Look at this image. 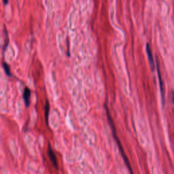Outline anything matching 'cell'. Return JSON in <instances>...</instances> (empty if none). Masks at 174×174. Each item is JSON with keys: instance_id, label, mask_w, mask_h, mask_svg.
I'll list each match as a JSON object with an SVG mask.
<instances>
[{"instance_id": "6da1fadb", "label": "cell", "mask_w": 174, "mask_h": 174, "mask_svg": "<svg viewBox=\"0 0 174 174\" xmlns=\"http://www.w3.org/2000/svg\"><path fill=\"white\" fill-rule=\"evenodd\" d=\"M105 109H106V111H107V116H108V122H109V123H110V127H111V132H112V135H113L114 138L115 139V140H116V144H117V145H118V148H119V150H120L121 154V155H122V157H123V160H124V163H125L127 167H128L129 170L130 171H131V173H133V170H132L131 166V165H130L128 158H127V156H126V154H125V152H124V150H123V146H122V145H121V143L120 139H119L118 137V136H117V133H116L115 125H114V121H113V120H112V118H111V116H110V112H109L108 108L107 107H106V106H105Z\"/></svg>"}, {"instance_id": "7a4b0ae2", "label": "cell", "mask_w": 174, "mask_h": 174, "mask_svg": "<svg viewBox=\"0 0 174 174\" xmlns=\"http://www.w3.org/2000/svg\"><path fill=\"white\" fill-rule=\"evenodd\" d=\"M157 73L158 76V80H159V84H160V93H161L162 96V101H163V104H165V95H164V88H163V83L161 78V75L160 73V68H159V64H158V61H157Z\"/></svg>"}, {"instance_id": "3957f363", "label": "cell", "mask_w": 174, "mask_h": 174, "mask_svg": "<svg viewBox=\"0 0 174 174\" xmlns=\"http://www.w3.org/2000/svg\"><path fill=\"white\" fill-rule=\"evenodd\" d=\"M31 95H32V92H31V90L29 89V88L25 87L24 89V91H23V99L25 101V106L27 108H28L30 105V101H31Z\"/></svg>"}, {"instance_id": "277c9868", "label": "cell", "mask_w": 174, "mask_h": 174, "mask_svg": "<svg viewBox=\"0 0 174 174\" xmlns=\"http://www.w3.org/2000/svg\"><path fill=\"white\" fill-rule=\"evenodd\" d=\"M47 152H48V155L49 158H50V159L51 160V162L53 163V165L55 167V168L58 169V164H57V160H56V155L54 154V152L52 149L51 146L49 145L48 147V150H47Z\"/></svg>"}, {"instance_id": "5b68a950", "label": "cell", "mask_w": 174, "mask_h": 174, "mask_svg": "<svg viewBox=\"0 0 174 174\" xmlns=\"http://www.w3.org/2000/svg\"><path fill=\"white\" fill-rule=\"evenodd\" d=\"M146 53L148 55V61L150 66L151 67L152 71H154V59H153V55L151 49H150V45L148 44H146Z\"/></svg>"}, {"instance_id": "8992f818", "label": "cell", "mask_w": 174, "mask_h": 174, "mask_svg": "<svg viewBox=\"0 0 174 174\" xmlns=\"http://www.w3.org/2000/svg\"><path fill=\"white\" fill-rule=\"evenodd\" d=\"M49 113H50V103L48 102L47 100L46 102V104L44 106V116L46 124L48 123V118H49Z\"/></svg>"}, {"instance_id": "52a82bcc", "label": "cell", "mask_w": 174, "mask_h": 174, "mask_svg": "<svg viewBox=\"0 0 174 174\" xmlns=\"http://www.w3.org/2000/svg\"><path fill=\"white\" fill-rule=\"evenodd\" d=\"M3 68L4 69V72L8 76L11 77L12 76V74H11V71H10V67L9 66V65L6 62H4L3 63Z\"/></svg>"}, {"instance_id": "ba28073f", "label": "cell", "mask_w": 174, "mask_h": 174, "mask_svg": "<svg viewBox=\"0 0 174 174\" xmlns=\"http://www.w3.org/2000/svg\"><path fill=\"white\" fill-rule=\"evenodd\" d=\"M3 2L5 4H7L8 2V0H3Z\"/></svg>"}, {"instance_id": "9c48e42d", "label": "cell", "mask_w": 174, "mask_h": 174, "mask_svg": "<svg viewBox=\"0 0 174 174\" xmlns=\"http://www.w3.org/2000/svg\"><path fill=\"white\" fill-rule=\"evenodd\" d=\"M172 101L174 103V93H172Z\"/></svg>"}]
</instances>
